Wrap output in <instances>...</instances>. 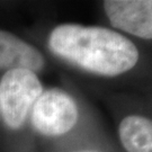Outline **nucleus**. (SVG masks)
Returning <instances> with one entry per match:
<instances>
[{"label":"nucleus","mask_w":152,"mask_h":152,"mask_svg":"<svg viewBox=\"0 0 152 152\" xmlns=\"http://www.w3.org/2000/svg\"><path fill=\"white\" fill-rule=\"evenodd\" d=\"M120 140L127 152H152V123L140 115H130L121 122Z\"/></svg>","instance_id":"423d86ee"},{"label":"nucleus","mask_w":152,"mask_h":152,"mask_svg":"<svg viewBox=\"0 0 152 152\" xmlns=\"http://www.w3.org/2000/svg\"><path fill=\"white\" fill-rule=\"evenodd\" d=\"M43 88L35 72L28 69H11L0 81V108L5 123L17 130L27 118Z\"/></svg>","instance_id":"f03ea898"},{"label":"nucleus","mask_w":152,"mask_h":152,"mask_svg":"<svg viewBox=\"0 0 152 152\" xmlns=\"http://www.w3.org/2000/svg\"><path fill=\"white\" fill-rule=\"evenodd\" d=\"M82 152H95V151H82Z\"/></svg>","instance_id":"0eeeda50"},{"label":"nucleus","mask_w":152,"mask_h":152,"mask_svg":"<svg viewBox=\"0 0 152 152\" xmlns=\"http://www.w3.org/2000/svg\"><path fill=\"white\" fill-rule=\"evenodd\" d=\"M45 64L43 54L33 45L6 31H0V69L39 71Z\"/></svg>","instance_id":"39448f33"},{"label":"nucleus","mask_w":152,"mask_h":152,"mask_svg":"<svg viewBox=\"0 0 152 152\" xmlns=\"http://www.w3.org/2000/svg\"><path fill=\"white\" fill-rule=\"evenodd\" d=\"M103 5L115 28L144 39L152 38V1L106 0Z\"/></svg>","instance_id":"20e7f679"},{"label":"nucleus","mask_w":152,"mask_h":152,"mask_svg":"<svg viewBox=\"0 0 152 152\" xmlns=\"http://www.w3.org/2000/svg\"><path fill=\"white\" fill-rule=\"evenodd\" d=\"M55 55L83 70L114 77L137 63L139 51L133 42L112 29L79 24H62L49 37Z\"/></svg>","instance_id":"f257e3e1"},{"label":"nucleus","mask_w":152,"mask_h":152,"mask_svg":"<svg viewBox=\"0 0 152 152\" xmlns=\"http://www.w3.org/2000/svg\"><path fill=\"white\" fill-rule=\"evenodd\" d=\"M78 121V106L68 92L52 88L42 92L32 107V124L46 136L65 134Z\"/></svg>","instance_id":"7ed1b4c3"}]
</instances>
